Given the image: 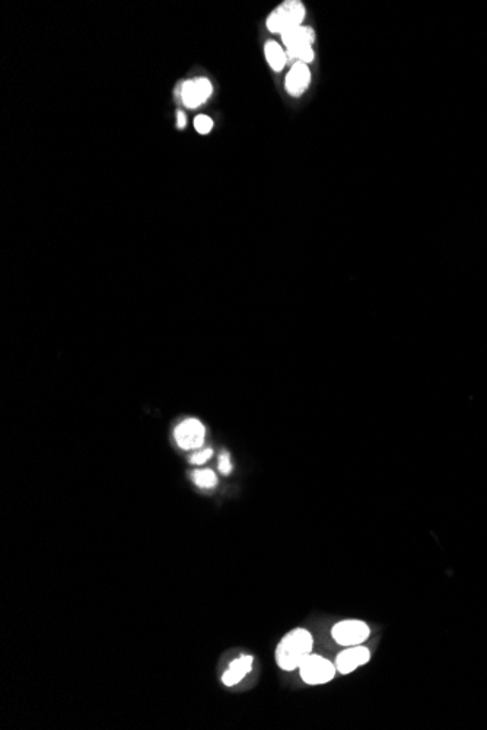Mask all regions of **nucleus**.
I'll return each mask as SVG.
<instances>
[{"label": "nucleus", "instance_id": "nucleus-1", "mask_svg": "<svg viewBox=\"0 0 487 730\" xmlns=\"http://www.w3.org/2000/svg\"><path fill=\"white\" fill-rule=\"evenodd\" d=\"M314 638L305 629L289 631L276 648V663L282 671L290 672L298 669L301 663L312 653Z\"/></svg>", "mask_w": 487, "mask_h": 730}, {"label": "nucleus", "instance_id": "nucleus-2", "mask_svg": "<svg viewBox=\"0 0 487 730\" xmlns=\"http://www.w3.org/2000/svg\"><path fill=\"white\" fill-rule=\"evenodd\" d=\"M304 18H305L304 5L301 2H296V0H289V2H285L282 6H279L269 16L267 28L270 32L283 34L285 31H288L290 28L301 27Z\"/></svg>", "mask_w": 487, "mask_h": 730}, {"label": "nucleus", "instance_id": "nucleus-3", "mask_svg": "<svg viewBox=\"0 0 487 730\" xmlns=\"http://www.w3.org/2000/svg\"><path fill=\"white\" fill-rule=\"evenodd\" d=\"M300 676L302 681L308 685H323L330 682L335 676V663L330 662L328 659L319 656V655H309L298 668Z\"/></svg>", "mask_w": 487, "mask_h": 730}, {"label": "nucleus", "instance_id": "nucleus-4", "mask_svg": "<svg viewBox=\"0 0 487 730\" xmlns=\"http://www.w3.org/2000/svg\"><path fill=\"white\" fill-rule=\"evenodd\" d=\"M371 636V629L361 619H343L331 629L333 640L345 648L364 644Z\"/></svg>", "mask_w": 487, "mask_h": 730}, {"label": "nucleus", "instance_id": "nucleus-5", "mask_svg": "<svg viewBox=\"0 0 487 730\" xmlns=\"http://www.w3.org/2000/svg\"><path fill=\"white\" fill-rule=\"evenodd\" d=\"M174 436L181 449H199L204 443L206 428L202 421L196 419H187L177 426Z\"/></svg>", "mask_w": 487, "mask_h": 730}, {"label": "nucleus", "instance_id": "nucleus-6", "mask_svg": "<svg viewBox=\"0 0 487 730\" xmlns=\"http://www.w3.org/2000/svg\"><path fill=\"white\" fill-rule=\"evenodd\" d=\"M371 660V652L368 648L359 644V646L346 648L335 657V669L338 674L347 675L355 672L357 668L364 667Z\"/></svg>", "mask_w": 487, "mask_h": 730}, {"label": "nucleus", "instance_id": "nucleus-7", "mask_svg": "<svg viewBox=\"0 0 487 730\" xmlns=\"http://www.w3.org/2000/svg\"><path fill=\"white\" fill-rule=\"evenodd\" d=\"M211 95V83L206 78L187 80L181 87V99L188 109H197Z\"/></svg>", "mask_w": 487, "mask_h": 730}, {"label": "nucleus", "instance_id": "nucleus-8", "mask_svg": "<svg viewBox=\"0 0 487 730\" xmlns=\"http://www.w3.org/2000/svg\"><path fill=\"white\" fill-rule=\"evenodd\" d=\"M311 80V72L305 63H295L286 76V91L293 95L300 97L308 88Z\"/></svg>", "mask_w": 487, "mask_h": 730}, {"label": "nucleus", "instance_id": "nucleus-9", "mask_svg": "<svg viewBox=\"0 0 487 730\" xmlns=\"http://www.w3.org/2000/svg\"><path fill=\"white\" fill-rule=\"evenodd\" d=\"M252 662H254L252 656H240L234 662H230V664L222 676V682L226 686H234V685L240 683L251 672Z\"/></svg>", "mask_w": 487, "mask_h": 730}, {"label": "nucleus", "instance_id": "nucleus-10", "mask_svg": "<svg viewBox=\"0 0 487 730\" xmlns=\"http://www.w3.org/2000/svg\"><path fill=\"white\" fill-rule=\"evenodd\" d=\"M314 38H315V34H314L312 28L302 27V25L290 28L282 34V39L288 50L302 47V46H312Z\"/></svg>", "mask_w": 487, "mask_h": 730}, {"label": "nucleus", "instance_id": "nucleus-11", "mask_svg": "<svg viewBox=\"0 0 487 730\" xmlns=\"http://www.w3.org/2000/svg\"><path fill=\"white\" fill-rule=\"evenodd\" d=\"M264 54H266V58L270 64V68L274 70V72H281L285 64H286V53L283 51V49L281 47V44H278L276 41H269L267 44L264 46Z\"/></svg>", "mask_w": 487, "mask_h": 730}, {"label": "nucleus", "instance_id": "nucleus-12", "mask_svg": "<svg viewBox=\"0 0 487 730\" xmlns=\"http://www.w3.org/2000/svg\"><path fill=\"white\" fill-rule=\"evenodd\" d=\"M192 478L200 488H214L218 484V477L211 469H197L192 474Z\"/></svg>", "mask_w": 487, "mask_h": 730}, {"label": "nucleus", "instance_id": "nucleus-13", "mask_svg": "<svg viewBox=\"0 0 487 730\" xmlns=\"http://www.w3.org/2000/svg\"><path fill=\"white\" fill-rule=\"evenodd\" d=\"M289 58L298 60V63H311L314 60V51L312 46H302L288 50Z\"/></svg>", "mask_w": 487, "mask_h": 730}, {"label": "nucleus", "instance_id": "nucleus-14", "mask_svg": "<svg viewBox=\"0 0 487 730\" xmlns=\"http://www.w3.org/2000/svg\"><path fill=\"white\" fill-rule=\"evenodd\" d=\"M195 127L200 135H207V133H210L211 127H214V121H211L210 117L202 114L195 118Z\"/></svg>", "mask_w": 487, "mask_h": 730}, {"label": "nucleus", "instance_id": "nucleus-15", "mask_svg": "<svg viewBox=\"0 0 487 730\" xmlns=\"http://www.w3.org/2000/svg\"><path fill=\"white\" fill-rule=\"evenodd\" d=\"M211 455H214V450H211L210 447L200 449V450H196V452L190 457V462L195 465H203L210 459Z\"/></svg>", "mask_w": 487, "mask_h": 730}, {"label": "nucleus", "instance_id": "nucleus-16", "mask_svg": "<svg viewBox=\"0 0 487 730\" xmlns=\"http://www.w3.org/2000/svg\"><path fill=\"white\" fill-rule=\"evenodd\" d=\"M219 469H221L222 474H225V476H228L229 472H230V469H232L230 457H229L226 452H223V454L219 457Z\"/></svg>", "mask_w": 487, "mask_h": 730}, {"label": "nucleus", "instance_id": "nucleus-17", "mask_svg": "<svg viewBox=\"0 0 487 730\" xmlns=\"http://www.w3.org/2000/svg\"><path fill=\"white\" fill-rule=\"evenodd\" d=\"M185 124H187V117H185V114H184L183 111H178V113H177V127H178V128H184V127H185Z\"/></svg>", "mask_w": 487, "mask_h": 730}]
</instances>
